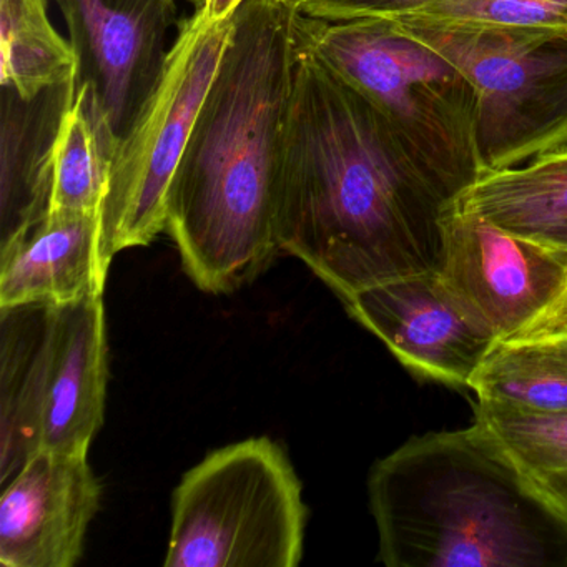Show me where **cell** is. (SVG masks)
<instances>
[{
	"label": "cell",
	"mask_w": 567,
	"mask_h": 567,
	"mask_svg": "<svg viewBox=\"0 0 567 567\" xmlns=\"http://www.w3.org/2000/svg\"><path fill=\"white\" fill-rule=\"evenodd\" d=\"M454 204L380 112L300 49L278 190L281 254L341 300L393 278L440 274L443 217Z\"/></svg>",
	"instance_id": "obj_1"
},
{
	"label": "cell",
	"mask_w": 567,
	"mask_h": 567,
	"mask_svg": "<svg viewBox=\"0 0 567 567\" xmlns=\"http://www.w3.org/2000/svg\"><path fill=\"white\" fill-rule=\"evenodd\" d=\"M244 0L167 200V234L205 293H231L280 251L278 190L297 84V18Z\"/></svg>",
	"instance_id": "obj_2"
},
{
	"label": "cell",
	"mask_w": 567,
	"mask_h": 567,
	"mask_svg": "<svg viewBox=\"0 0 567 567\" xmlns=\"http://www.w3.org/2000/svg\"><path fill=\"white\" fill-rule=\"evenodd\" d=\"M390 567H567V514L474 423L413 436L371 467Z\"/></svg>",
	"instance_id": "obj_3"
},
{
	"label": "cell",
	"mask_w": 567,
	"mask_h": 567,
	"mask_svg": "<svg viewBox=\"0 0 567 567\" xmlns=\"http://www.w3.org/2000/svg\"><path fill=\"white\" fill-rule=\"evenodd\" d=\"M301 51L360 92L416 167L451 200L483 175L476 95L433 48L390 19L324 21L298 14Z\"/></svg>",
	"instance_id": "obj_4"
},
{
	"label": "cell",
	"mask_w": 567,
	"mask_h": 567,
	"mask_svg": "<svg viewBox=\"0 0 567 567\" xmlns=\"http://www.w3.org/2000/svg\"><path fill=\"white\" fill-rule=\"evenodd\" d=\"M0 481L39 451L89 454L109 380L104 295L0 311Z\"/></svg>",
	"instance_id": "obj_5"
},
{
	"label": "cell",
	"mask_w": 567,
	"mask_h": 567,
	"mask_svg": "<svg viewBox=\"0 0 567 567\" xmlns=\"http://www.w3.org/2000/svg\"><path fill=\"white\" fill-rule=\"evenodd\" d=\"M307 514L300 480L275 441L228 444L174 491L165 566H298Z\"/></svg>",
	"instance_id": "obj_6"
},
{
	"label": "cell",
	"mask_w": 567,
	"mask_h": 567,
	"mask_svg": "<svg viewBox=\"0 0 567 567\" xmlns=\"http://www.w3.org/2000/svg\"><path fill=\"white\" fill-rule=\"evenodd\" d=\"M393 22L447 59L474 89L483 174L567 148V34Z\"/></svg>",
	"instance_id": "obj_7"
},
{
	"label": "cell",
	"mask_w": 567,
	"mask_h": 567,
	"mask_svg": "<svg viewBox=\"0 0 567 567\" xmlns=\"http://www.w3.org/2000/svg\"><path fill=\"white\" fill-rule=\"evenodd\" d=\"M234 16L181 19L164 74L115 148L102 224L112 254L147 247L167 230V200L195 118L230 41Z\"/></svg>",
	"instance_id": "obj_8"
},
{
	"label": "cell",
	"mask_w": 567,
	"mask_h": 567,
	"mask_svg": "<svg viewBox=\"0 0 567 567\" xmlns=\"http://www.w3.org/2000/svg\"><path fill=\"white\" fill-rule=\"evenodd\" d=\"M443 278L496 340L553 320L567 303V250L517 237L454 204L443 217Z\"/></svg>",
	"instance_id": "obj_9"
},
{
	"label": "cell",
	"mask_w": 567,
	"mask_h": 567,
	"mask_svg": "<svg viewBox=\"0 0 567 567\" xmlns=\"http://www.w3.org/2000/svg\"><path fill=\"white\" fill-rule=\"evenodd\" d=\"M78 55V85L121 141L164 74L177 0H55Z\"/></svg>",
	"instance_id": "obj_10"
},
{
	"label": "cell",
	"mask_w": 567,
	"mask_h": 567,
	"mask_svg": "<svg viewBox=\"0 0 567 567\" xmlns=\"http://www.w3.org/2000/svg\"><path fill=\"white\" fill-rule=\"evenodd\" d=\"M414 377L470 388L496 338L451 293L440 274L371 285L341 300Z\"/></svg>",
	"instance_id": "obj_11"
},
{
	"label": "cell",
	"mask_w": 567,
	"mask_h": 567,
	"mask_svg": "<svg viewBox=\"0 0 567 567\" xmlns=\"http://www.w3.org/2000/svg\"><path fill=\"white\" fill-rule=\"evenodd\" d=\"M2 487L0 564L75 566L102 497L87 454L39 451Z\"/></svg>",
	"instance_id": "obj_12"
},
{
	"label": "cell",
	"mask_w": 567,
	"mask_h": 567,
	"mask_svg": "<svg viewBox=\"0 0 567 567\" xmlns=\"http://www.w3.org/2000/svg\"><path fill=\"white\" fill-rule=\"evenodd\" d=\"M114 257L101 214H49L0 245V310L104 295Z\"/></svg>",
	"instance_id": "obj_13"
},
{
	"label": "cell",
	"mask_w": 567,
	"mask_h": 567,
	"mask_svg": "<svg viewBox=\"0 0 567 567\" xmlns=\"http://www.w3.org/2000/svg\"><path fill=\"white\" fill-rule=\"evenodd\" d=\"M78 79L34 99L2 87L0 99V245L44 220L51 208L55 147L74 104Z\"/></svg>",
	"instance_id": "obj_14"
},
{
	"label": "cell",
	"mask_w": 567,
	"mask_h": 567,
	"mask_svg": "<svg viewBox=\"0 0 567 567\" xmlns=\"http://www.w3.org/2000/svg\"><path fill=\"white\" fill-rule=\"evenodd\" d=\"M470 388L480 403L530 413H566L567 323L550 320L497 340Z\"/></svg>",
	"instance_id": "obj_15"
},
{
	"label": "cell",
	"mask_w": 567,
	"mask_h": 567,
	"mask_svg": "<svg viewBox=\"0 0 567 567\" xmlns=\"http://www.w3.org/2000/svg\"><path fill=\"white\" fill-rule=\"evenodd\" d=\"M517 237H539L567 221V148L520 167L484 172L457 200Z\"/></svg>",
	"instance_id": "obj_16"
},
{
	"label": "cell",
	"mask_w": 567,
	"mask_h": 567,
	"mask_svg": "<svg viewBox=\"0 0 567 567\" xmlns=\"http://www.w3.org/2000/svg\"><path fill=\"white\" fill-rule=\"evenodd\" d=\"M117 144L89 85H78L59 132L49 214L102 215Z\"/></svg>",
	"instance_id": "obj_17"
},
{
	"label": "cell",
	"mask_w": 567,
	"mask_h": 567,
	"mask_svg": "<svg viewBox=\"0 0 567 567\" xmlns=\"http://www.w3.org/2000/svg\"><path fill=\"white\" fill-rule=\"evenodd\" d=\"M0 85L34 99L78 79V55L49 18V0H0Z\"/></svg>",
	"instance_id": "obj_18"
},
{
	"label": "cell",
	"mask_w": 567,
	"mask_h": 567,
	"mask_svg": "<svg viewBox=\"0 0 567 567\" xmlns=\"http://www.w3.org/2000/svg\"><path fill=\"white\" fill-rule=\"evenodd\" d=\"M474 420L529 476L567 473V411L530 413L477 401Z\"/></svg>",
	"instance_id": "obj_19"
},
{
	"label": "cell",
	"mask_w": 567,
	"mask_h": 567,
	"mask_svg": "<svg viewBox=\"0 0 567 567\" xmlns=\"http://www.w3.org/2000/svg\"><path fill=\"white\" fill-rule=\"evenodd\" d=\"M400 19L567 34V0H436Z\"/></svg>",
	"instance_id": "obj_20"
},
{
	"label": "cell",
	"mask_w": 567,
	"mask_h": 567,
	"mask_svg": "<svg viewBox=\"0 0 567 567\" xmlns=\"http://www.w3.org/2000/svg\"><path fill=\"white\" fill-rule=\"evenodd\" d=\"M436 0H310L301 14L324 21L400 19Z\"/></svg>",
	"instance_id": "obj_21"
},
{
	"label": "cell",
	"mask_w": 567,
	"mask_h": 567,
	"mask_svg": "<svg viewBox=\"0 0 567 567\" xmlns=\"http://www.w3.org/2000/svg\"><path fill=\"white\" fill-rule=\"evenodd\" d=\"M533 477L536 486L559 507L563 513L567 514V473H549L539 474Z\"/></svg>",
	"instance_id": "obj_22"
},
{
	"label": "cell",
	"mask_w": 567,
	"mask_h": 567,
	"mask_svg": "<svg viewBox=\"0 0 567 567\" xmlns=\"http://www.w3.org/2000/svg\"><path fill=\"white\" fill-rule=\"evenodd\" d=\"M241 2L244 0H205L204 8L197 12L210 22L225 21L234 16Z\"/></svg>",
	"instance_id": "obj_23"
},
{
	"label": "cell",
	"mask_w": 567,
	"mask_h": 567,
	"mask_svg": "<svg viewBox=\"0 0 567 567\" xmlns=\"http://www.w3.org/2000/svg\"><path fill=\"white\" fill-rule=\"evenodd\" d=\"M534 241H539V244L549 245V247L567 250V221L566 224H560L557 225V227L549 228V230L540 234L539 237L534 238Z\"/></svg>",
	"instance_id": "obj_24"
},
{
	"label": "cell",
	"mask_w": 567,
	"mask_h": 567,
	"mask_svg": "<svg viewBox=\"0 0 567 567\" xmlns=\"http://www.w3.org/2000/svg\"><path fill=\"white\" fill-rule=\"evenodd\" d=\"M271 2L285 6V8L291 9V11L301 12L310 0H271Z\"/></svg>",
	"instance_id": "obj_25"
},
{
	"label": "cell",
	"mask_w": 567,
	"mask_h": 567,
	"mask_svg": "<svg viewBox=\"0 0 567 567\" xmlns=\"http://www.w3.org/2000/svg\"><path fill=\"white\" fill-rule=\"evenodd\" d=\"M553 320H560L564 321V323H567V303L564 305L563 310H560Z\"/></svg>",
	"instance_id": "obj_26"
},
{
	"label": "cell",
	"mask_w": 567,
	"mask_h": 567,
	"mask_svg": "<svg viewBox=\"0 0 567 567\" xmlns=\"http://www.w3.org/2000/svg\"><path fill=\"white\" fill-rule=\"evenodd\" d=\"M187 2H190V4L194 6L195 12L200 11L205 4V0H187Z\"/></svg>",
	"instance_id": "obj_27"
}]
</instances>
